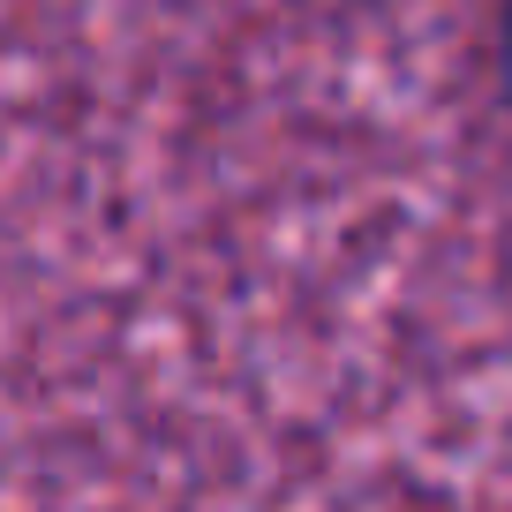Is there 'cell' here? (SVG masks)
<instances>
[{"instance_id":"cell-1","label":"cell","mask_w":512,"mask_h":512,"mask_svg":"<svg viewBox=\"0 0 512 512\" xmlns=\"http://www.w3.org/2000/svg\"><path fill=\"white\" fill-rule=\"evenodd\" d=\"M482 76H490L497 113L512 121V0H490V31H482Z\"/></svg>"}]
</instances>
